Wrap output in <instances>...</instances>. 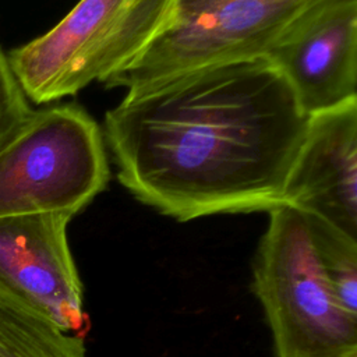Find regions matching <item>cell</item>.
Returning a JSON list of instances; mask_svg holds the SVG:
<instances>
[{
  "label": "cell",
  "instance_id": "obj_1",
  "mask_svg": "<svg viewBox=\"0 0 357 357\" xmlns=\"http://www.w3.org/2000/svg\"><path fill=\"white\" fill-rule=\"evenodd\" d=\"M282 73L255 57L127 91L105 116L117 178L178 222L283 204L308 127Z\"/></svg>",
  "mask_w": 357,
  "mask_h": 357
},
{
  "label": "cell",
  "instance_id": "obj_2",
  "mask_svg": "<svg viewBox=\"0 0 357 357\" xmlns=\"http://www.w3.org/2000/svg\"><path fill=\"white\" fill-rule=\"evenodd\" d=\"M252 290L278 357H357V317L333 294L310 213L287 204L269 211L254 258Z\"/></svg>",
  "mask_w": 357,
  "mask_h": 357
},
{
  "label": "cell",
  "instance_id": "obj_3",
  "mask_svg": "<svg viewBox=\"0 0 357 357\" xmlns=\"http://www.w3.org/2000/svg\"><path fill=\"white\" fill-rule=\"evenodd\" d=\"M174 0H79L43 35L7 53L26 98L46 105L100 81L137 57Z\"/></svg>",
  "mask_w": 357,
  "mask_h": 357
},
{
  "label": "cell",
  "instance_id": "obj_4",
  "mask_svg": "<svg viewBox=\"0 0 357 357\" xmlns=\"http://www.w3.org/2000/svg\"><path fill=\"white\" fill-rule=\"evenodd\" d=\"M110 178L103 134L78 105L33 109L0 148V218L67 213L73 218Z\"/></svg>",
  "mask_w": 357,
  "mask_h": 357
},
{
  "label": "cell",
  "instance_id": "obj_5",
  "mask_svg": "<svg viewBox=\"0 0 357 357\" xmlns=\"http://www.w3.org/2000/svg\"><path fill=\"white\" fill-rule=\"evenodd\" d=\"M315 1L174 0L158 35L103 84L130 91L199 67L262 57Z\"/></svg>",
  "mask_w": 357,
  "mask_h": 357
},
{
  "label": "cell",
  "instance_id": "obj_6",
  "mask_svg": "<svg viewBox=\"0 0 357 357\" xmlns=\"http://www.w3.org/2000/svg\"><path fill=\"white\" fill-rule=\"evenodd\" d=\"M71 219L59 212L0 218V291L81 335L86 315L67 237Z\"/></svg>",
  "mask_w": 357,
  "mask_h": 357
},
{
  "label": "cell",
  "instance_id": "obj_7",
  "mask_svg": "<svg viewBox=\"0 0 357 357\" xmlns=\"http://www.w3.org/2000/svg\"><path fill=\"white\" fill-rule=\"evenodd\" d=\"M264 57L308 116L357 100V0H317Z\"/></svg>",
  "mask_w": 357,
  "mask_h": 357
},
{
  "label": "cell",
  "instance_id": "obj_8",
  "mask_svg": "<svg viewBox=\"0 0 357 357\" xmlns=\"http://www.w3.org/2000/svg\"><path fill=\"white\" fill-rule=\"evenodd\" d=\"M283 204L357 240V100L310 116Z\"/></svg>",
  "mask_w": 357,
  "mask_h": 357
},
{
  "label": "cell",
  "instance_id": "obj_9",
  "mask_svg": "<svg viewBox=\"0 0 357 357\" xmlns=\"http://www.w3.org/2000/svg\"><path fill=\"white\" fill-rule=\"evenodd\" d=\"M0 357H86L81 335L0 291Z\"/></svg>",
  "mask_w": 357,
  "mask_h": 357
},
{
  "label": "cell",
  "instance_id": "obj_10",
  "mask_svg": "<svg viewBox=\"0 0 357 357\" xmlns=\"http://www.w3.org/2000/svg\"><path fill=\"white\" fill-rule=\"evenodd\" d=\"M318 252L337 303L357 317V240L311 215Z\"/></svg>",
  "mask_w": 357,
  "mask_h": 357
},
{
  "label": "cell",
  "instance_id": "obj_11",
  "mask_svg": "<svg viewBox=\"0 0 357 357\" xmlns=\"http://www.w3.org/2000/svg\"><path fill=\"white\" fill-rule=\"evenodd\" d=\"M33 109L0 46V148L24 126Z\"/></svg>",
  "mask_w": 357,
  "mask_h": 357
}]
</instances>
